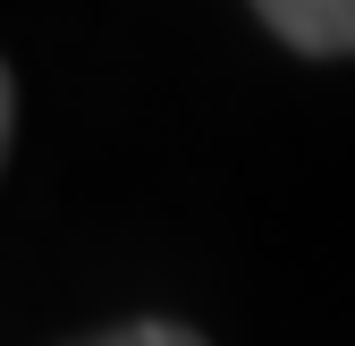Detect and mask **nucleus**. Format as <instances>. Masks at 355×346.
<instances>
[{
    "label": "nucleus",
    "mask_w": 355,
    "mask_h": 346,
    "mask_svg": "<svg viewBox=\"0 0 355 346\" xmlns=\"http://www.w3.org/2000/svg\"><path fill=\"white\" fill-rule=\"evenodd\" d=\"M254 17L304 60H355V0H254Z\"/></svg>",
    "instance_id": "1"
},
{
    "label": "nucleus",
    "mask_w": 355,
    "mask_h": 346,
    "mask_svg": "<svg viewBox=\"0 0 355 346\" xmlns=\"http://www.w3.org/2000/svg\"><path fill=\"white\" fill-rule=\"evenodd\" d=\"M76 346H211V338L187 329V321H119V329H94V338H76Z\"/></svg>",
    "instance_id": "2"
}]
</instances>
